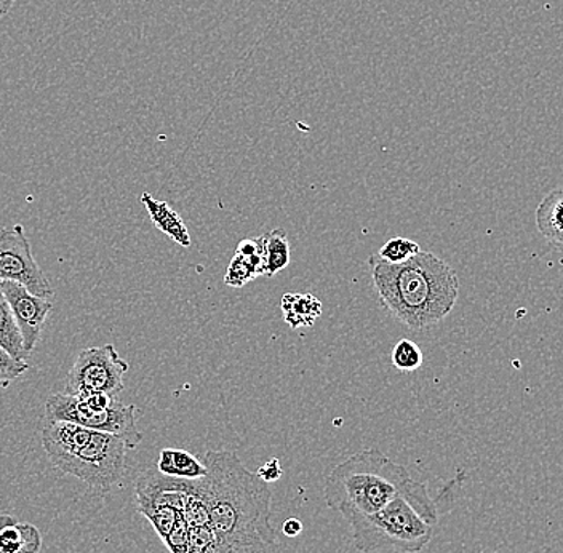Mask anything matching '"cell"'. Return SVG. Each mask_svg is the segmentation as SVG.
<instances>
[{"mask_svg": "<svg viewBox=\"0 0 563 553\" xmlns=\"http://www.w3.org/2000/svg\"><path fill=\"white\" fill-rule=\"evenodd\" d=\"M30 369L26 361L12 357L9 352L0 347V390L7 389L13 380Z\"/></svg>", "mask_w": 563, "mask_h": 553, "instance_id": "44dd1931", "label": "cell"}, {"mask_svg": "<svg viewBox=\"0 0 563 553\" xmlns=\"http://www.w3.org/2000/svg\"><path fill=\"white\" fill-rule=\"evenodd\" d=\"M2 290L20 330L24 351L31 354L41 340L45 320L53 309L51 299L31 295L26 288L13 281H2Z\"/></svg>", "mask_w": 563, "mask_h": 553, "instance_id": "9c48e42d", "label": "cell"}, {"mask_svg": "<svg viewBox=\"0 0 563 553\" xmlns=\"http://www.w3.org/2000/svg\"><path fill=\"white\" fill-rule=\"evenodd\" d=\"M141 203L146 207L151 221L158 231L178 243V245L189 248L192 245L191 234L186 228L185 221L178 213L164 200L154 199L150 192H143L140 196Z\"/></svg>", "mask_w": 563, "mask_h": 553, "instance_id": "7c38bea8", "label": "cell"}, {"mask_svg": "<svg viewBox=\"0 0 563 553\" xmlns=\"http://www.w3.org/2000/svg\"><path fill=\"white\" fill-rule=\"evenodd\" d=\"M390 361L399 372L410 373L421 368L424 355H422L420 346L413 341L400 340L393 349Z\"/></svg>", "mask_w": 563, "mask_h": 553, "instance_id": "d6986e66", "label": "cell"}, {"mask_svg": "<svg viewBox=\"0 0 563 553\" xmlns=\"http://www.w3.org/2000/svg\"><path fill=\"white\" fill-rule=\"evenodd\" d=\"M0 347L9 352L12 357L26 361V351H24L23 340H21L20 330H18L15 319H13L12 309L2 290L0 281Z\"/></svg>", "mask_w": 563, "mask_h": 553, "instance_id": "e0dca14e", "label": "cell"}, {"mask_svg": "<svg viewBox=\"0 0 563 553\" xmlns=\"http://www.w3.org/2000/svg\"><path fill=\"white\" fill-rule=\"evenodd\" d=\"M0 281L21 285L38 298L51 299L55 295L44 270L34 259L21 224L0 229Z\"/></svg>", "mask_w": 563, "mask_h": 553, "instance_id": "ba28073f", "label": "cell"}, {"mask_svg": "<svg viewBox=\"0 0 563 553\" xmlns=\"http://www.w3.org/2000/svg\"><path fill=\"white\" fill-rule=\"evenodd\" d=\"M379 305L410 330L432 329L455 308L460 280L455 269L429 252L402 264L368 258Z\"/></svg>", "mask_w": 563, "mask_h": 553, "instance_id": "7a4b0ae2", "label": "cell"}, {"mask_svg": "<svg viewBox=\"0 0 563 553\" xmlns=\"http://www.w3.org/2000/svg\"><path fill=\"white\" fill-rule=\"evenodd\" d=\"M413 482L407 467L378 449H368L352 454L330 472L323 496L330 509L352 521L385 509Z\"/></svg>", "mask_w": 563, "mask_h": 553, "instance_id": "3957f363", "label": "cell"}, {"mask_svg": "<svg viewBox=\"0 0 563 553\" xmlns=\"http://www.w3.org/2000/svg\"><path fill=\"white\" fill-rule=\"evenodd\" d=\"M189 537H191V528L186 523L185 519L175 524L174 530L164 539L165 548L170 553H188Z\"/></svg>", "mask_w": 563, "mask_h": 553, "instance_id": "7402d4cb", "label": "cell"}, {"mask_svg": "<svg viewBox=\"0 0 563 553\" xmlns=\"http://www.w3.org/2000/svg\"><path fill=\"white\" fill-rule=\"evenodd\" d=\"M438 523V502L428 485L417 480L385 509L350 521L352 542L362 553L421 552L434 538Z\"/></svg>", "mask_w": 563, "mask_h": 553, "instance_id": "277c9868", "label": "cell"}, {"mask_svg": "<svg viewBox=\"0 0 563 553\" xmlns=\"http://www.w3.org/2000/svg\"><path fill=\"white\" fill-rule=\"evenodd\" d=\"M537 225L552 245L563 250V188L552 190L541 200Z\"/></svg>", "mask_w": 563, "mask_h": 553, "instance_id": "9a60e30c", "label": "cell"}, {"mask_svg": "<svg viewBox=\"0 0 563 553\" xmlns=\"http://www.w3.org/2000/svg\"><path fill=\"white\" fill-rule=\"evenodd\" d=\"M282 313L290 329H311L322 316L323 305L311 294H287L282 296Z\"/></svg>", "mask_w": 563, "mask_h": 553, "instance_id": "4fadbf2b", "label": "cell"}, {"mask_svg": "<svg viewBox=\"0 0 563 553\" xmlns=\"http://www.w3.org/2000/svg\"><path fill=\"white\" fill-rule=\"evenodd\" d=\"M126 450L125 442L119 436L95 431L82 449L56 463L55 467L104 495L125 474Z\"/></svg>", "mask_w": 563, "mask_h": 553, "instance_id": "5b68a950", "label": "cell"}, {"mask_svg": "<svg viewBox=\"0 0 563 553\" xmlns=\"http://www.w3.org/2000/svg\"><path fill=\"white\" fill-rule=\"evenodd\" d=\"M421 252L420 245L410 239L394 237L387 241L378 252V258L389 264H402L415 258Z\"/></svg>", "mask_w": 563, "mask_h": 553, "instance_id": "ffe728a7", "label": "cell"}, {"mask_svg": "<svg viewBox=\"0 0 563 553\" xmlns=\"http://www.w3.org/2000/svg\"><path fill=\"white\" fill-rule=\"evenodd\" d=\"M263 276L274 277L290 264V242L284 229H273L262 235Z\"/></svg>", "mask_w": 563, "mask_h": 553, "instance_id": "2e32d148", "label": "cell"}, {"mask_svg": "<svg viewBox=\"0 0 563 553\" xmlns=\"http://www.w3.org/2000/svg\"><path fill=\"white\" fill-rule=\"evenodd\" d=\"M15 0H0V18L9 15Z\"/></svg>", "mask_w": 563, "mask_h": 553, "instance_id": "4316f807", "label": "cell"}, {"mask_svg": "<svg viewBox=\"0 0 563 553\" xmlns=\"http://www.w3.org/2000/svg\"><path fill=\"white\" fill-rule=\"evenodd\" d=\"M95 431L68 421L47 419L42 428V445L53 466L66 457L73 456L91 439Z\"/></svg>", "mask_w": 563, "mask_h": 553, "instance_id": "30bf717a", "label": "cell"}, {"mask_svg": "<svg viewBox=\"0 0 563 553\" xmlns=\"http://www.w3.org/2000/svg\"><path fill=\"white\" fill-rule=\"evenodd\" d=\"M157 471L167 477L199 480L207 475V466L189 451L165 449L158 454Z\"/></svg>", "mask_w": 563, "mask_h": 553, "instance_id": "5bb4252c", "label": "cell"}, {"mask_svg": "<svg viewBox=\"0 0 563 553\" xmlns=\"http://www.w3.org/2000/svg\"><path fill=\"white\" fill-rule=\"evenodd\" d=\"M188 553H264L224 542L209 527L191 528Z\"/></svg>", "mask_w": 563, "mask_h": 553, "instance_id": "ac0fdd59", "label": "cell"}, {"mask_svg": "<svg viewBox=\"0 0 563 553\" xmlns=\"http://www.w3.org/2000/svg\"><path fill=\"white\" fill-rule=\"evenodd\" d=\"M20 531L21 549L20 553H38L41 551V534L33 524H16Z\"/></svg>", "mask_w": 563, "mask_h": 553, "instance_id": "603a6c76", "label": "cell"}, {"mask_svg": "<svg viewBox=\"0 0 563 553\" xmlns=\"http://www.w3.org/2000/svg\"><path fill=\"white\" fill-rule=\"evenodd\" d=\"M135 413V405L118 400L106 410H91L79 398L65 392L53 394L45 403V419L74 422L90 431L111 433L122 439L129 450H135L143 440Z\"/></svg>", "mask_w": 563, "mask_h": 553, "instance_id": "8992f818", "label": "cell"}, {"mask_svg": "<svg viewBox=\"0 0 563 553\" xmlns=\"http://www.w3.org/2000/svg\"><path fill=\"white\" fill-rule=\"evenodd\" d=\"M282 531H284L285 537L287 538H298L299 534L302 533V523L301 520L288 519L285 521L284 527H282Z\"/></svg>", "mask_w": 563, "mask_h": 553, "instance_id": "484cf974", "label": "cell"}, {"mask_svg": "<svg viewBox=\"0 0 563 553\" xmlns=\"http://www.w3.org/2000/svg\"><path fill=\"white\" fill-rule=\"evenodd\" d=\"M121 355L112 344L88 347L77 354L76 362L68 373L65 394L103 392L114 397L123 390V375L129 372Z\"/></svg>", "mask_w": 563, "mask_h": 553, "instance_id": "52a82bcc", "label": "cell"}, {"mask_svg": "<svg viewBox=\"0 0 563 553\" xmlns=\"http://www.w3.org/2000/svg\"><path fill=\"white\" fill-rule=\"evenodd\" d=\"M256 475H258L263 482H266L267 485L273 484V482L280 480L282 475H284L280 461L277 460V457H271L267 463H264L263 466L258 468Z\"/></svg>", "mask_w": 563, "mask_h": 553, "instance_id": "d4e9b609", "label": "cell"}, {"mask_svg": "<svg viewBox=\"0 0 563 553\" xmlns=\"http://www.w3.org/2000/svg\"><path fill=\"white\" fill-rule=\"evenodd\" d=\"M21 538L15 524L0 528V553H20Z\"/></svg>", "mask_w": 563, "mask_h": 553, "instance_id": "cb8c5ba5", "label": "cell"}, {"mask_svg": "<svg viewBox=\"0 0 563 553\" xmlns=\"http://www.w3.org/2000/svg\"><path fill=\"white\" fill-rule=\"evenodd\" d=\"M260 276H263L262 237L244 239L229 264L224 284L231 288H242Z\"/></svg>", "mask_w": 563, "mask_h": 553, "instance_id": "8fae6325", "label": "cell"}, {"mask_svg": "<svg viewBox=\"0 0 563 553\" xmlns=\"http://www.w3.org/2000/svg\"><path fill=\"white\" fill-rule=\"evenodd\" d=\"M207 475L200 478L209 506V528L224 542L264 553H279L276 530L271 527L269 485L246 471L231 451H207Z\"/></svg>", "mask_w": 563, "mask_h": 553, "instance_id": "6da1fadb", "label": "cell"}]
</instances>
